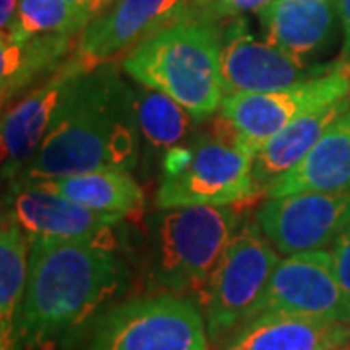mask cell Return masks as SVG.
<instances>
[{
    "label": "cell",
    "mask_w": 350,
    "mask_h": 350,
    "mask_svg": "<svg viewBox=\"0 0 350 350\" xmlns=\"http://www.w3.org/2000/svg\"><path fill=\"white\" fill-rule=\"evenodd\" d=\"M262 315L350 323V300L340 288L331 251H308L278 261L243 323Z\"/></svg>",
    "instance_id": "obj_9"
},
{
    "label": "cell",
    "mask_w": 350,
    "mask_h": 350,
    "mask_svg": "<svg viewBox=\"0 0 350 350\" xmlns=\"http://www.w3.org/2000/svg\"><path fill=\"white\" fill-rule=\"evenodd\" d=\"M349 342L350 323L262 315L241 323L218 350H321Z\"/></svg>",
    "instance_id": "obj_16"
},
{
    "label": "cell",
    "mask_w": 350,
    "mask_h": 350,
    "mask_svg": "<svg viewBox=\"0 0 350 350\" xmlns=\"http://www.w3.org/2000/svg\"><path fill=\"white\" fill-rule=\"evenodd\" d=\"M345 100H350V57L342 55L327 72L298 86L226 96L220 117L234 131L239 146L255 156L269 138L296 119Z\"/></svg>",
    "instance_id": "obj_8"
},
{
    "label": "cell",
    "mask_w": 350,
    "mask_h": 350,
    "mask_svg": "<svg viewBox=\"0 0 350 350\" xmlns=\"http://www.w3.org/2000/svg\"><path fill=\"white\" fill-rule=\"evenodd\" d=\"M131 271L113 250L29 236V267L18 321L20 345L53 350L119 298Z\"/></svg>",
    "instance_id": "obj_1"
},
{
    "label": "cell",
    "mask_w": 350,
    "mask_h": 350,
    "mask_svg": "<svg viewBox=\"0 0 350 350\" xmlns=\"http://www.w3.org/2000/svg\"><path fill=\"white\" fill-rule=\"evenodd\" d=\"M70 2H75L76 6L92 20L100 12H103L107 6H111L115 0H70Z\"/></svg>",
    "instance_id": "obj_27"
},
{
    "label": "cell",
    "mask_w": 350,
    "mask_h": 350,
    "mask_svg": "<svg viewBox=\"0 0 350 350\" xmlns=\"http://www.w3.org/2000/svg\"><path fill=\"white\" fill-rule=\"evenodd\" d=\"M133 88L138 129L144 142V158L146 165H152L158 158L162 162L163 156L172 148L193 137V129L199 123L185 107L162 92L142 84Z\"/></svg>",
    "instance_id": "obj_22"
},
{
    "label": "cell",
    "mask_w": 350,
    "mask_h": 350,
    "mask_svg": "<svg viewBox=\"0 0 350 350\" xmlns=\"http://www.w3.org/2000/svg\"><path fill=\"white\" fill-rule=\"evenodd\" d=\"M271 2L275 0H208L202 6L191 8L189 14L211 24H220V22H232L247 12H259Z\"/></svg>",
    "instance_id": "obj_24"
},
{
    "label": "cell",
    "mask_w": 350,
    "mask_h": 350,
    "mask_svg": "<svg viewBox=\"0 0 350 350\" xmlns=\"http://www.w3.org/2000/svg\"><path fill=\"white\" fill-rule=\"evenodd\" d=\"M75 36H36L14 39L2 33L0 41V90L2 103H12L14 98L38 86L63 63L70 59Z\"/></svg>",
    "instance_id": "obj_19"
},
{
    "label": "cell",
    "mask_w": 350,
    "mask_h": 350,
    "mask_svg": "<svg viewBox=\"0 0 350 350\" xmlns=\"http://www.w3.org/2000/svg\"><path fill=\"white\" fill-rule=\"evenodd\" d=\"M90 22L70 0H20L18 12L8 33L14 39L36 36H76Z\"/></svg>",
    "instance_id": "obj_23"
},
{
    "label": "cell",
    "mask_w": 350,
    "mask_h": 350,
    "mask_svg": "<svg viewBox=\"0 0 350 350\" xmlns=\"http://www.w3.org/2000/svg\"><path fill=\"white\" fill-rule=\"evenodd\" d=\"M350 109V100L338 101L304 115L269 138L253 156V181L257 197L265 195L280 177L292 172L310 154L327 129Z\"/></svg>",
    "instance_id": "obj_18"
},
{
    "label": "cell",
    "mask_w": 350,
    "mask_h": 350,
    "mask_svg": "<svg viewBox=\"0 0 350 350\" xmlns=\"http://www.w3.org/2000/svg\"><path fill=\"white\" fill-rule=\"evenodd\" d=\"M241 226L234 206H177L152 214V267L165 290L199 296Z\"/></svg>",
    "instance_id": "obj_5"
},
{
    "label": "cell",
    "mask_w": 350,
    "mask_h": 350,
    "mask_svg": "<svg viewBox=\"0 0 350 350\" xmlns=\"http://www.w3.org/2000/svg\"><path fill=\"white\" fill-rule=\"evenodd\" d=\"M255 199L253 156L220 115L160 162L156 208L234 206Z\"/></svg>",
    "instance_id": "obj_4"
},
{
    "label": "cell",
    "mask_w": 350,
    "mask_h": 350,
    "mask_svg": "<svg viewBox=\"0 0 350 350\" xmlns=\"http://www.w3.org/2000/svg\"><path fill=\"white\" fill-rule=\"evenodd\" d=\"M199 304L179 294L142 296L100 317L86 350H208Z\"/></svg>",
    "instance_id": "obj_7"
},
{
    "label": "cell",
    "mask_w": 350,
    "mask_h": 350,
    "mask_svg": "<svg viewBox=\"0 0 350 350\" xmlns=\"http://www.w3.org/2000/svg\"><path fill=\"white\" fill-rule=\"evenodd\" d=\"M255 218L280 255L327 250L350 228V193L271 197L257 208Z\"/></svg>",
    "instance_id": "obj_10"
},
{
    "label": "cell",
    "mask_w": 350,
    "mask_h": 350,
    "mask_svg": "<svg viewBox=\"0 0 350 350\" xmlns=\"http://www.w3.org/2000/svg\"><path fill=\"white\" fill-rule=\"evenodd\" d=\"M296 193H350V109L327 129L292 172L269 187L265 197Z\"/></svg>",
    "instance_id": "obj_17"
},
{
    "label": "cell",
    "mask_w": 350,
    "mask_h": 350,
    "mask_svg": "<svg viewBox=\"0 0 350 350\" xmlns=\"http://www.w3.org/2000/svg\"><path fill=\"white\" fill-rule=\"evenodd\" d=\"M331 255L340 288L350 300V228L333 243Z\"/></svg>",
    "instance_id": "obj_25"
},
{
    "label": "cell",
    "mask_w": 350,
    "mask_h": 350,
    "mask_svg": "<svg viewBox=\"0 0 350 350\" xmlns=\"http://www.w3.org/2000/svg\"><path fill=\"white\" fill-rule=\"evenodd\" d=\"M321 350H350V342L349 345H337V347H327V349Z\"/></svg>",
    "instance_id": "obj_29"
},
{
    "label": "cell",
    "mask_w": 350,
    "mask_h": 350,
    "mask_svg": "<svg viewBox=\"0 0 350 350\" xmlns=\"http://www.w3.org/2000/svg\"><path fill=\"white\" fill-rule=\"evenodd\" d=\"M16 18V0H2L0 2V25L2 31H6L12 25Z\"/></svg>",
    "instance_id": "obj_28"
},
{
    "label": "cell",
    "mask_w": 350,
    "mask_h": 350,
    "mask_svg": "<svg viewBox=\"0 0 350 350\" xmlns=\"http://www.w3.org/2000/svg\"><path fill=\"white\" fill-rule=\"evenodd\" d=\"M25 185H38L90 211L115 214L125 220H138L144 213V191L137 179L123 170H101Z\"/></svg>",
    "instance_id": "obj_20"
},
{
    "label": "cell",
    "mask_w": 350,
    "mask_h": 350,
    "mask_svg": "<svg viewBox=\"0 0 350 350\" xmlns=\"http://www.w3.org/2000/svg\"><path fill=\"white\" fill-rule=\"evenodd\" d=\"M335 4H337L338 22L342 25V31H345L342 55L350 57V0H335Z\"/></svg>",
    "instance_id": "obj_26"
},
{
    "label": "cell",
    "mask_w": 350,
    "mask_h": 350,
    "mask_svg": "<svg viewBox=\"0 0 350 350\" xmlns=\"http://www.w3.org/2000/svg\"><path fill=\"white\" fill-rule=\"evenodd\" d=\"M278 251L257 218H243L208 282L197 296L211 345H222L247 317L278 265Z\"/></svg>",
    "instance_id": "obj_6"
},
{
    "label": "cell",
    "mask_w": 350,
    "mask_h": 350,
    "mask_svg": "<svg viewBox=\"0 0 350 350\" xmlns=\"http://www.w3.org/2000/svg\"><path fill=\"white\" fill-rule=\"evenodd\" d=\"M222 31L218 24L185 16L123 57V70L137 84L158 90L204 123L226 98L220 76Z\"/></svg>",
    "instance_id": "obj_3"
},
{
    "label": "cell",
    "mask_w": 350,
    "mask_h": 350,
    "mask_svg": "<svg viewBox=\"0 0 350 350\" xmlns=\"http://www.w3.org/2000/svg\"><path fill=\"white\" fill-rule=\"evenodd\" d=\"M4 208L14 214L27 236L86 241L113 251L123 247L125 218L90 211L38 185L12 183Z\"/></svg>",
    "instance_id": "obj_13"
},
{
    "label": "cell",
    "mask_w": 350,
    "mask_h": 350,
    "mask_svg": "<svg viewBox=\"0 0 350 350\" xmlns=\"http://www.w3.org/2000/svg\"><path fill=\"white\" fill-rule=\"evenodd\" d=\"M337 20L335 0H275L259 10L265 41L308 64L333 43Z\"/></svg>",
    "instance_id": "obj_15"
},
{
    "label": "cell",
    "mask_w": 350,
    "mask_h": 350,
    "mask_svg": "<svg viewBox=\"0 0 350 350\" xmlns=\"http://www.w3.org/2000/svg\"><path fill=\"white\" fill-rule=\"evenodd\" d=\"M331 63H301L288 53L251 33L245 20H232L222 29L220 76L226 96L267 94L294 88L323 75Z\"/></svg>",
    "instance_id": "obj_12"
},
{
    "label": "cell",
    "mask_w": 350,
    "mask_h": 350,
    "mask_svg": "<svg viewBox=\"0 0 350 350\" xmlns=\"http://www.w3.org/2000/svg\"><path fill=\"white\" fill-rule=\"evenodd\" d=\"M86 70L75 57L63 63L38 86L27 90L22 100L12 101L2 117V177L14 183L36 158L57 119L68 88Z\"/></svg>",
    "instance_id": "obj_14"
},
{
    "label": "cell",
    "mask_w": 350,
    "mask_h": 350,
    "mask_svg": "<svg viewBox=\"0 0 350 350\" xmlns=\"http://www.w3.org/2000/svg\"><path fill=\"white\" fill-rule=\"evenodd\" d=\"M140 152L135 88L105 64L72 82L36 158L14 183H39L101 170L131 172L138 165Z\"/></svg>",
    "instance_id": "obj_2"
},
{
    "label": "cell",
    "mask_w": 350,
    "mask_h": 350,
    "mask_svg": "<svg viewBox=\"0 0 350 350\" xmlns=\"http://www.w3.org/2000/svg\"><path fill=\"white\" fill-rule=\"evenodd\" d=\"M191 0H115L80 31L72 57L86 72L115 61L183 20Z\"/></svg>",
    "instance_id": "obj_11"
},
{
    "label": "cell",
    "mask_w": 350,
    "mask_h": 350,
    "mask_svg": "<svg viewBox=\"0 0 350 350\" xmlns=\"http://www.w3.org/2000/svg\"><path fill=\"white\" fill-rule=\"evenodd\" d=\"M29 267V236L10 211L0 228V350H20L18 321Z\"/></svg>",
    "instance_id": "obj_21"
}]
</instances>
